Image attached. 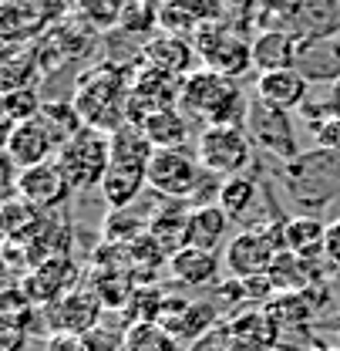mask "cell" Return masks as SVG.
Returning <instances> with one entry per match:
<instances>
[{"label":"cell","instance_id":"277c9868","mask_svg":"<svg viewBox=\"0 0 340 351\" xmlns=\"http://www.w3.org/2000/svg\"><path fill=\"white\" fill-rule=\"evenodd\" d=\"M54 159H57L61 173L68 176L75 193L78 189H94V186H101V179L112 166V135L85 125L75 138H68L57 149Z\"/></svg>","mask_w":340,"mask_h":351},{"label":"cell","instance_id":"e575fe53","mask_svg":"<svg viewBox=\"0 0 340 351\" xmlns=\"http://www.w3.org/2000/svg\"><path fill=\"white\" fill-rule=\"evenodd\" d=\"M324 98H327L330 115H340V78L334 82V85H324Z\"/></svg>","mask_w":340,"mask_h":351},{"label":"cell","instance_id":"d6986e66","mask_svg":"<svg viewBox=\"0 0 340 351\" xmlns=\"http://www.w3.org/2000/svg\"><path fill=\"white\" fill-rule=\"evenodd\" d=\"M169 270L179 284L209 287L213 280H219V257L215 250H202V247H179L169 257Z\"/></svg>","mask_w":340,"mask_h":351},{"label":"cell","instance_id":"4fadbf2b","mask_svg":"<svg viewBox=\"0 0 340 351\" xmlns=\"http://www.w3.org/2000/svg\"><path fill=\"white\" fill-rule=\"evenodd\" d=\"M75 287H78V270L68 261V254L64 257H47L24 277V291L31 294L34 304H54L64 294H71Z\"/></svg>","mask_w":340,"mask_h":351},{"label":"cell","instance_id":"ffe728a7","mask_svg":"<svg viewBox=\"0 0 340 351\" xmlns=\"http://www.w3.org/2000/svg\"><path fill=\"white\" fill-rule=\"evenodd\" d=\"M192 54H196L192 44H185L182 38H175V34H162V38L145 44L142 64H148V68H155V71H166L172 78H185V75H192V71H189Z\"/></svg>","mask_w":340,"mask_h":351},{"label":"cell","instance_id":"d4e9b609","mask_svg":"<svg viewBox=\"0 0 340 351\" xmlns=\"http://www.w3.org/2000/svg\"><path fill=\"white\" fill-rule=\"evenodd\" d=\"M256 196H259L256 179L246 173H239V176H226V179L219 182L215 203H219L233 219H243V217H250V206H253Z\"/></svg>","mask_w":340,"mask_h":351},{"label":"cell","instance_id":"4dcf8cb0","mask_svg":"<svg viewBox=\"0 0 340 351\" xmlns=\"http://www.w3.org/2000/svg\"><path fill=\"white\" fill-rule=\"evenodd\" d=\"M125 338H128L125 328L98 324L81 338V351H125Z\"/></svg>","mask_w":340,"mask_h":351},{"label":"cell","instance_id":"2e32d148","mask_svg":"<svg viewBox=\"0 0 340 351\" xmlns=\"http://www.w3.org/2000/svg\"><path fill=\"white\" fill-rule=\"evenodd\" d=\"M310 82L300 75L297 68H283V71H263L256 78V98L270 101V105H280L287 112L300 108L310 95Z\"/></svg>","mask_w":340,"mask_h":351},{"label":"cell","instance_id":"9c48e42d","mask_svg":"<svg viewBox=\"0 0 340 351\" xmlns=\"http://www.w3.org/2000/svg\"><path fill=\"white\" fill-rule=\"evenodd\" d=\"M71 182L68 176L61 173L57 159H47L41 166H31V169H17V196L27 199L31 206L38 210H61L71 196Z\"/></svg>","mask_w":340,"mask_h":351},{"label":"cell","instance_id":"f1b7e54d","mask_svg":"<svg viewBox=\"0 0 340 351\" xmlns=\"http://www.w3.org/2000/svg\"><path fill=\"white\" fill-rule=\"evenodd\" d=\"M91 287H94V294L101 298V304L108 307H122L135 294V287H131V277H128L125 270H108V274H94V280H91Z\"/></svg>","mask_w":340,"mask_h":351},{"label":"cell","instance_id":"6da1fadb","mask_svg":"<svg viewBox=\"0 0 340 351\" xmlns=\"http://www.w3.org/2000/svg\"><path fill=\"white\" fill-rule=\"evenodd\" d=\"M131 78L118 64H98L85 71L75 85V108L81 112L85 125L101 132L122 129L128 122V98H131Z\"/></svg>","mask_w":340,"mask_h":351},{"label":"cell","instance_id":"5b68a950","mask_svg":"<svg viewBox=\"0 0 340 351\" xmlns=\"http://www.w3.org/2000/svg\"><path fill=\"white\" fill-rule=\"evenodd\" d=\"M196 156L213 176H239L253 166V138L243 125H206L199 132Z\"/></svg>","mask_w":340,"mask_h":351},{"label":"cell","instance_id":"836d02e7","mask_svg":"<svg viewBox=\"0 0 340 351\" xmlns=\"http://www.w3.org/2000/svg\"><path fill=\"white\" fill-rule=\"evenodd\" d=\"M324 257L330 261V267L340 270V217L327 226V240H324Z\"/></svg>","mask_w":340,"mask_h":351},{"label":"cell","instance_id":"e0dca14e","mask_svg":"<svg viewBox=\"0 0 340 351\" xmlns=\"http://www.w3.org/2000/svg\"><path fill=\"white\" fill-rule=\"evenodd\" d=\"M229 328L233 351H270L280 338V321L270 311H246Z\"/></svg>","mask_w":340,"mask_h":351},{"label":"cell","instance_id":"f546056e","mask_svg":"<svg viewBox=\"0 0 340 351\" xmlns=\"http://www.w3.org/2000/svg\"><path fill=\"white\" fill-rule=\"evenodd\" d=\"M175 345L162 324H135L125 338V351H175Z\"/></svg>","mask_w":340,"mask_h":351},{"label":"cell","instance_id":"7a4b0ae2","mask_svg":"<svg viewBox=\"0 0 340 351\" xmlns=\"http://www.w3.org/2000/svg\"><path fill=\"white\" fill-rule=\"evenodd\" d=\"M179 108L206 125H243L250 101L236 78L219 75L213 68H202V71H192L182 78Z\"/></svg>","mask_w":340,"mask_h":351},{"label":"cell","instance_id":"7c38bea8","mask_svg":"<svg viewBox=\"0 0 340 351\" xmlns=\"http://www.w3.org/2000/svg\"><path fill=\"white\" fill-rule=\"evenodd\" d=\"M297 71L310 85H334L340 78V38L337 34H300Z\"/></svg>","mask_w":340,"mask_h":351},{"label":"cell","instance_id":"5bb4252c","mask_svg":"<svg viewBox=\"0 0 340 351\" xmlns=\"http://www.w3.org/2000/svg\"><path fill=\"white\" fill-rule=\"evenodd\" d=\"M297 51L300 34L287 27H270L253 41V68L263 71H283V68H297Z\"/></svg>","mask_w":340,"mask_h":351},{"label":"cell","instance_id":"8fae6325","mask_svg":"<svg viewBox=\"0 0 340 351\" xmlns=\"http://www.w3.org/2000/svg\"><path fill=\"white\" fill-rule=\"evenodd\" d=\"M101 307L105 304L94 294V287H75L71 294H64L61 301L51 304V328H54V335L85 338L91 328H98Z\"/></svg>","mask_w":340,"mask_h":351},{"label":"cell","instance_id":"ba28073f","mask_svg":"<svg viewBox=\"0 0 340 351\" xmlns=\"http://www.w3.org/2000/svg\"><path fill=\"white\" fill-rule=\"evenodd\" d=\"M202 162L199 156H189L185 149H155L148 162V189H155L162 199L189 203V196L202 182Z\"/></svg>","mask_w":340,"mask_h":351},{"label":"cell","instance_id":"1f68e13d","mask_svg":"<svg viewBox=\"0 0 340 351\" xmlns=\"http://www.w3.org/2000/svg\"><path fill=\"white\" fill-rule=\"evenodd\" d=\"M313 138H317L320 149H334V152H340V115L324 119V122L313 129Z\"/></svg>","mask_w":340,"mask_h":351},{"label":"cell","instance_id":"cb8c5ba5","mask_svg":"<svg viewBox=\"0 0 340 351\" xmlns=\"http://www.w3.org/2000/svg\"><path fill=\"white\" fill-rule=\"evenodd\" d=\"M145 135L155 142V149H182V142L189 138V119L179 105L159 108L142 122Z\"/></svg>","mask_w":340,"mask_h":351},{"label":"cell","instance_id":"9a60e30c","mask_svg":"<svg viewBox=\"0 0 340 351\" xmlns=\"http://www.w3.org/2000/svg\"><path fill=\"white\" fill-rule=\"evenodd\" d=\"M233 217L219 206V203H199L189 210V223H185V237L182 247H202V250H215L226 233H229Z\"/></svg>","mask_w":340,"mask_h":351},{"label":"cell","instance_id":"7402d4cb","mask_svg":"<svg viewBox=\"0 0 340 351\" xmlns=\"http://www.w3.org/2000/svg\"><path fill=\"white\" fill-rule=\"evenodd\" d=\"M152 156H155V142L145 135V129H142V125L125 122L122 129L112 132V162L135 166V169H145V173H148Z\"/></svg>","mask_w":340,"mask_h":351},{"label":"cell","instance_id":"8992f818","mask_svg":"<svg viewBox=\"0 0 340 351\" xmlns=\"http://www.w3.org/2000/svg\"><path fill=\"white\" fill-rule=\"evenodd\" d=\"M192 47L206 61V68H213L219 75L239 78L246 68H253V41H246L236 27H229L222 21H215V24L202 21L196 27Z\"/></svg>","mask_w":340,"mask_h":351},{"label":"cell","instance_id":"30bf717a","mask_svg":"<svg viewBox=\"0 0 340 351\" xmlns=\"http://www.w3.org/2000/svg\"><path fill=\"white\" fill-rule=\"evenodd\" d=\"M3 156L17 169H31V166L47 162L51 156H57V142H54V135L47 132V125L38 115L31 122H21L10 132H3Z\"/></svg>","mask_w":340,"mask_h":351},{"label":"cell","instance_id":"3957f363","mask_svg":"<svg viewBox=\"0 0 340 351\" xmlns=\"http://www.w3.org/2000/svg\"><path fill=\"white\" fill-rule=\"evenodd\" d=\"M280 182L287 196L303 210H324L340 196V152L306 149L280 166Z\"/></svg>","mask_w":340,"mask_h":351},{"label":"cell","instance_id":"4316f807","mask_svg":"<svg viewBox=\"0 0 340 351\" xmlns=\"http://www.w3.org/2000/svg\"><path fill=\"white\" fill-rule=\"evenodd\" d=\"M293 21L303 24V34H337L340 0H303Z\"/></svg>","mask_w":340,"mask_h":351},{"label":"cell","instance_id":"83f0119b","mask_svg":"<svg viewBox=\"0 0 340 351\" xmlns=\"http://www.w3.org/2000/svg\"><path fill=\"white\" fill-rule=\"evenodd\" d=\"M0 108H3V132H10L14 125H21V122L38 119L44 101L34 88H14V91H3Z\"/></svg>","mask_w":340,"mask_h":351},{"label":"cell","instance_id":"603a6c76","mask_svg":"<svg viewBox=\"0 0 340 351\" xmlns=\"http://www.w3.org/2000/svg\"><path fill=\"white\" fill-rule=\"evenodd\" d=\"M327 226L324 219L317 217H290L283 223V240H287V250L297 254L303 261H313L324 254V240H327Z\"/></svg>","mask_w":340,"mask_h":351},{"label":"cell","instance_id":"52a82bcc","mask_svg":"<svg viewBox=\"0 0 340 351\" xmlns=\"http://www.w3.org/2000/svg\"><path fill=\"white\" fill-rule=\"evenodd\" d=\"M243 129L253 138V145H259L263 152H270V156L280 159V162H290L293 156H300L293 115H290L287 108H280V105H270V101H263V98H253Z\"/></svg>","mask_w":340,"mask_h":351},{"label":"cell","instance_id":"d6a6232c","mask_svg":"<svg viewBox=\"0 0 340 351\" xmlns=\"http://www.w3.org/2000/svg\"><path fill=\"white\" fill-rule=\"evenodd\" d=\"M192 351H233V338H229V328H219V331H209L196 341Z\"/></svg>","mask_w":340,"mask_h":351},{"label":"cell","instance_id":"44dd1931","mask_svg":"<svg viewBox=\"0 0 340 351\" xmlns=\"http://www.w3.org/2000/svg\"><path fill=\"white\" fill-rule=\"evenodd\" d=\"M142 186H148V173H145V169L112 162L98 189L105 193V203H108L112 210H128V206L135 203V196L142 193Z\"/></svg>","mask_w":340,"mask_h":351},{"label":"cell","instance_id":"484cf974","mask_svg":"<svg viewBox=\"0 0 340 351\" xmlns=\"http://www.w3.org/2000/svg\"><path fill=\"white\" fill-rule=\"evenodd\" d=\"M41 122L47 125V132L54 135L57 149L85 129V119H81V112L75 108V101H44Z\"/></svg>","mask_w":340,"mask_h":351},{"label":"cell","instance_id":"ac0fdd59","mask_svg":"<svg viewBox=\"0 0 340 351\" xmlns=\"http://www.w3.org/2000/svg\"><path fill=\"white\" fill-rule=\"evenodd\" d=\"M159 324L169 331L175 341H199L202 335H209V331H213L215 307L172 301V307H166V314H162V321H159Z\"/></svg>","mask_w":340,"mask_h":351}]
</instances>
